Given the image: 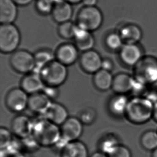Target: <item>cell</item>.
<instances>
[{
  "label": "cell",
  "mask_w": 157,
  "mask_h": 157,
  "mask_svg": "<svg viewBox=\"0 0 157 157\" xmlns=\"http://www.w3.org/2000/svg\"><path fill=\"white\" fill-rule=\"evenodd\" d=\"M32 136L40 147H54L61 138L60 127L41 116L33 121Z\"/></svg>",
  "instance_id": "cell-1"
},
{
  "label": "cell",
  "mask_w": 157,
  "mask_h": 157,
  "mask_svg": "<svg viewBox=\"0 0 157 157\" xmlns=\"http://www.w3.org/2000/svg\"><path fill=\"white\" fill-rule=\"evenodd\" d=\"M154 103L145 96H135L129 99L125 116L135 124L147 123L153 118Z\"/></svg>",
  "instance_id": "cell-2"
},
{
  "label": "cell",
  "mask_w": 157,
  "mask_h": 157,
  "mask_svg": "<svg viewBox=\"0 0 157 157\" xmlns=\"http://www.w3.org/2000/svg\"><path fill=\"white\" fill-rule=\"evenodd\" d=\"M40 76L45 85L59 87L66 81L68 77L67 66L54 60L43 68Z\"/></svg>",
  "instance_id": "cell-3"
},
{
  "label": "cell",
  "mask_w": 157,
  "mask_h": 157,
  "mask_svg": "<svg viewBox=\"0 0 157 157\" xmlns=\"http://www.w3.org/2000/svg\"><path fill=\"white\" fill-rule=\"evenodd\" d=\"M21 34L16 26L12 24L0 26V50L3 53H13L21 42Z\"/></svg>",
  "instance_id": "cell-4"
},
{
  "label": "cell",
  "mask_w": 157,
  "mask_h": 157,
  "mask_svg": "<svg viewBox=\"0 0 157 157\" xmlns=\"http://www.w3.org/2000/svg\"><path fill=\"white\" fill-rule=\"evenodd\" d=\"M77 25L89 31H94L100 28L103 22V15L96 6H84L77 15Z\"/></svg>",
  "instance_id": "cell-5"
},
{
  "label": "cell",
  "mask_w": 157,
  "mask_h": 157,
  "mask_svg": "<svg viewBox=\"0 0 157 157\" xmlns=\"http://www.w3.org/2000/svg\"><path fill=\"white\" fill-rule=\"evenodd\" d=\"M135 69L136 80L146 85L157 81V60L151 57L142 58Z\"/></svg>",
  "instance_id": "cell-6"
},
{
  "label": "cell",
  "mask_w": 157,
  "mask_h": 157,
  "mask_svg": "<svg viewBox=\"0 0 157 157\" xmlns=\"http://www.w3.org/2000/svg\"><path fill=\"white\" fill-rule=\"evenodd\" d=\"M10 62L15 71L22 74L32 72L36 65L34 55L24 50L15 51L11 56Z\"/></svg>",
  "instance_id": "cell-7"
},
{
  "label": "cell",
  "mask_w": 157,
  "mask_h": 157,
  "mask_svg": "<svg viewBox=\"0 0 157 157\" xmlns=\"http://www.w3.org/2000/svg\"><path fill=\"white\" fill-rule=\"evenodd\" d=\"M29 96L21 88L11 89L6 94V104L8 108L13 112L19 113L28 107Z\"/></svg>",
  "instance_id": "cell-8"
},
{
  "label": "cell",
  "mask_w": 157,
  "mask_h": 157,
  "mask_svg": "<svg viewBox=\"0 0 157 157\" xmlns=\"http://www.w3.org/2000/svg\"><path fill=\"white\" fill-rule=\"evenodd\" d=\"M61 137L67 142L77 140L83 134V124L79 118L69 117L61 126Z\"/></svg>",
  "instance_id": "cell-9"
},
{
  "label": "cell",
  "mask_w": 157,
  "mask_h": 157,
  "mask_svg": "<svg viewBox=\"0 0 157 157\" xmlns=\"http://www.w3.org/2000/svg\"><path fill=\"white\" fill-rule=\"evenodd\" d=\"M102 59L99 53L94 50L83 52L79 63L83 70L90 74H95L101 69Z\"/></svg>",
  "instance_id": "cell-10"
},
{
  "label": "cell",
  "mask_w": 157,
  "mask_h": 157,
  "mask_svg": "<svg viewBox=\"0 0 157 157\" xmlns=\"http://www.w3.org/2000/svg\"><path fill=\"white\" fill-rule=\"evenodd\" d=\"M33 121L25 115H19L13 119L11 129L13 134L19 139L27 138L31 136Z\"/></svg>",
  "instance_id": "cell-11"
},
{
  "label": "cell",
  "mask_w": 157,
  "mask_h": 157,
  "mask_svg": "<svg viewBox=\"0 0 157 157\" xmlns=\"http://www.w3.org/2000/svg\"><path fill=\"white\" fill-rule=\"evenodd\" d=\"M52 101L42 91L31 94L29 99L28 108L39 115H43L51 106Z\"/></svg>",
  "instance_id": "cell-12"
},
{
  "label": "cell",
  "mask_w": 157,
  "mask_h": 157,
  "mask_svg": "<svg viewBox=\"0 0 157 157\" xmlns=\"http://www.w3.org/2000/svg\"><path fill=\"white\" fill-rule=\"evenodd\" d=\"M120 58L127 65L135 66L142 58V53L136 44H125L120 49Z\"/></svg>",
  "instance_id": "cell-13"
},
{
  "label": "cell",
  "mask_w": 157,
  "mask_h": 157,
  "mask_svg": "<svg viewBox=\"0 0 157 157\" xmlns=\"http://www.w3.org/2000/svg\"><path fill=\"white\" fill-rule=\"evenodd\" d=\"M57 60L66 66L74 64L78 58V49L75 45L64 44L59 47L56 52Z\"/></svg>",
  "instance_id": "cell-14"
},
{
  "label": "cell",
  "mask_w": 157,
  "mask_h": 157,
  "mask_svg": "<svg viewBox=\"0 0 157 157\" xmlns=\"http://www.w3.org/2000/svg\"><path fill=\"white\" fill-rule=\"evenodd\" d=\"M41 116L59 126H61L69 117L66 107L57 102H52L46 112Z\"/></svg>",
  "instance_id": "cell-15"
},
{
  "label": "cell",
  "mask_w": 157,
  "mask_h": 157,
  "mask_svg": "<svg viewBox=\"0 0 157 157\" xmlns=\"http://www.w3.org/2000/svg\"><path fill=\"white\" fill-rule=\"evenodd\" d=\"M75 44L78 50L83 52L92 50L95 40L91 32L76 24L74 36Z\"/></svg>",
  "instance_id": "cell-16"
},
{
  "label": "cell",
  "mask_w": 157,
  "mask_h": 157,
  "mask_svg": "<svg viewBox=\"0 0 157 157\" xmlns=\"http://www.w3.org/2000/svg\"><path fill=\"white\" fill-rule=\"evenodd\" d=\"M45 86L40 75L33 72L28 73L21 83V88L30 95L42 91Z\"/></svg>",
  "instance_id": "cell-17"
},
{
  "label": "cell",
  "mask_w": 157,
  "mask_h": 157,
  "mask_svg": "<svg viewBox=\"0 0 157 157\" xmlns=\"http://www.w3.org/2000/svg\"><path fill=\"white\" fill-rule=\"evenodd\" d=\"M135 78L125 73H120L113 78L112 89L117 94L125 95L133 89Z\"/></svg>",
  "instance_id": "cell-18"
},
{
  "label": "cell",
  "mask_w": 157,
  "mask_h": 157,
  "mask_svg": "<svg viewBox=\"0 0 157 157\" xmlns=\"http://www.w3.org/2000/svg\"><path fill=\"white\" fill-rule=\"evenodd\" d=\"M17 5L13 0H0V22L1 24H12L18 15Z\"/></svg>",
  "instance_id": "cell-19"
},
{
  "label": "cell",
  "mask_w": 157,
  "mask_h": 157,
  "mask_svg": "<svg viewBox=\"0 0 157 157\" xmlns=\"http://www.w3.org/2000/svg\"><path fill=\"white\" fill-rule=\"evenodd\" d=\"M61 157H89L86 145L79 140L68 143L60 152Z\"/></svg>",
  "instance_id": "cell-20"
},
{
  "label": "cell",
  "mask_w": 157,
  "mask_h": 157,
  "mask_svg": "<svg viewBox=\"0 0 157 157\" xmlns=\"http://www.w3.org/2000/svg\"><path fill=\"white\" fill-rule=\"evenodd\" d=\"M72 13L71 4L64 1L54 5L51 14L53 19L58 23L61 24L70 21Z\"/></svg>",
  "instance_id": "cell-21"
},
{
  "label": "cell",
  "mask_w": 157,
  "mask_h": 157,
  "mask_svg": "<svg viewBox=\"0 0 157 157\" xmlns=\"http://www.w3.org/2000/svg\"><path fill=\"white\" fill-rule=\"evenodd\" d=\"M129 99L125 95L117 94L111 98L108 102V109L115 116L125 115Z\"/></svg>",
  "instance_id": "cell-22"
},
{
  "label": "cell",
  "mask_w": 157,
  "mask_h": 157,
  "mask_svg": "<svg viewBox=\"0 0 157 157\" xmlns=\"http://www.w3.org/2000/svg\"><path fill=\"white\" fill-rule=\"evenodd\" d=\"M119 34L125 44H136L142 36L140 28L135 24H129L124 26L121 29Z\"/></svg>",
  "instance_id": "cell-23"
},
{
  "label": "cell",
  "mask_w": 157,
  "mask_h": 157,
  "mask_svg": "<svg viewBox=\"0 0 157 157\" xmlns=\"http://www.w3.org/2000/svg\"><path fill=\"white\" fill-rule=\"evenodd\" d=\"M113 78L110 72L101 69L94 74V85L98 90L106 91L112 88Z\"/></svg>",
  "instance_id": "cell-24"
},
{
  "label": "cell",
  "mask_w": 157,
  "mask_h": 157,
  "mask_svg": "<svg viewBox=\"0 0 157 157\" xmlns=\"http://www.w3.org/2000/svg\"><path fill=\"white\" fill-rule=\"evenodd\" d=\"M36 65L32 72L40 75L43 68L54 60V55L49 51L41 50L34 54Z\"/></svg>",
  "instance_id": "cell-25"
},
{
  "label": "cell",
  "mask_w": 157,
  "mask_h": 157,
  "mask_svg": "<svg viewBox=\"0 0 157 157\" xmlns=\"http://www.w3.org/2000/svg\"><path fill=\"white\" fill-rule=\"evenodd\" d=\"M140 143L147 151H155L157 149V132L149 130L144 132L140 138Z\"/></svg>",
  "instance_id": "cell-26"
},
{
  "label": "cell",
  "mask_w": 157,
  "mask_h": 157,
  "mask_svg": "<svg viewBox=\"0 0 157 157\" xmlns=\"http://www.w3.org/2000/svg\"><path fill=\"white\" fill-rule=\"evenodd\" d=\"M119 144L116 136L112 134H108L102 137L99 143L100 151L107 155Z\"/></svg>",
  "instance_id": "cell-27"
},
{
  "label": "cell",
  "mask_w": 157,
  "mask_h": 157,
  "mask_svg": "<svg viewBox=\"0 0 157 157\" xmlns=\"http://www.w3.org/2000/svg\"><path fill=\"white\" fill-rule=\"evenodd\" d=\"M76 25L71 22L68 21L59 24L58 33L62 38L66 39L74 38Z\"/></svg>",
  "instance_id": "cell-28"
},
{
  "label": "cell",
  "mask_w": 157,
  "mask_h": 157,
  "mask_svg": "<svg viewBox=\"0 0 157 157\" xmlns=\"http://www.w3.org/2000/svg\"><path fill=\"white\" fill-rule=\"evenodd\" d=\"M19 144L21 150L26 152H35L40 147L32 135L27 138L19 139Z\"/></svg>",
  "instance_id": "cell-29"
},
{
  "label": "cell",
  "mask_w": 157,
  "mask_h": 157,
  "mask_svg": "<svg viewBox=\"0 0 157 157\" xmlns=\"http://www.w3.org/2000/svg\"><path fill=\"white\" fill-rule=\"evenodd\" d=\"M105 43L107 47L111 50H120L123 46V40L120 35L116 33L108 34L105 39Z\"/></svg>",
  "instance_id": "cell-30"
},
{
  "label": "cell",
  "mask_w": 157,
  "mask_h": 157,
  "mask_svg": "<svg viewBox=\"0 0 157 157\" xmlns=\"http://www.w3.org/2000/svg\"><path fill=\"white\" fill-rule=\"evenodd\" d=\"M1 157H25L19 147V142L14 140L10 147L1 150Z\"/></svg>",
  "instance_id": "cell-31"
},
{
  "label": "cell",
  "mask_w": 157,
  "mask_h": 157,
  "mask_svg": "<svg viewBox=\"0 0 157 157\" xmlns=\"http://www.w3.org/2000/svg\"><path fill=\"white\" fill-rule=\"evenodd\" d=\"M13 134L6 127H1L0 129V147L1 150L6 149L13 143Z\"/></svg>",
  "instance_id": "cell-32"
},
{
  "label": "cell",
  "mask_w": 157,
  "mask_h": 157,
  "mask_svg": "<svg viewBox=\"0 0 157 157\" xmlns=\"http://www.w3.org/2000/svg\"><path fill=\"white\" fill-rule=\"evenodd\" d=\"M96 116V111L91 108H87L81 111L78 118L83 124L90 125L94 122Z\"/></svg>",
  "instance_id": "cell-33"
},
{
  "label": "cell",
  "mask_w": 157,
  "mask_h": 157,
  "mask_svg": "<svg viewBox=\"0 0 157 157\" xmlns=\"http://www.w3.org/2000/svg\"><path fill=\"white\" fill-rule=\"evenodd\" d=\"M54 4L51 0H37L36 8L39 13L43 15H47L52 13Z\"/></svg>",
  "instance_id": "cell-34"
},
{
  "label": "cell",
  "mask_w": 157,
  "mask_h": 157,
  "mask_svg": "<svg viewBox=\"0 0 157 157\" xmlns=\"http://www.w3.org/2000/svg\"><path fill=\"white\" fill-rule=\"evenodd\" d=\"M108 157H132L129 149L123 145L119 144L107 155Z\"/></svg>",
  "instance_id": "cell-35"
},
{
  "label": "cell",
  "mask_w": 157,
  "mask_h": 157,
  "mask_svg": "<svg viewBox=\"0 0 157 157\" xmlns=\"http://www.w3.org/2000/svg\"><path fill=\"white\" fill-rule=\"evenodd\" d=\"M41 91L45 94L51 100L57 98V96L59 95V89L57 87L54 86L45 85V87H44L43 91Z\"/></svg>",
  "instance_id": "cell-36"
},
{
  "label": "cell",
  "mask_w": 157,
  "mask_h": 157,
  "mask_svg": "<svg viewBox=\"0 0 157 157\" xmlns=\"http://www.w3.org/2000/svg\"><path fill=\"white\" fill-rule=\"evenodd\" d=\"M113 68H114V64L112 60H110L109 59H102L101 69L110 72L111 70H113Z\"/></svg>",
  "instance_id": "cell-37"
},
{
  "label": "cell",
  "mask_w": 157,
  "mask_h": 157,
  "mask_svg": "<svg viewBox=\"0 0 157 157\" xmlns=\"http://www.w3.org/2000/svg\"><path fill=\"white\" fill-rule=\"evenodd\" d=\"M17 6H25L30 4L33 0H13Z\"/></svg>",
  "instance_id": "cell-38"
},
{
  "label": "cell",
  "mask_w": 157,
  "mask_h": 157,
  "mask_svg": "<svg viewBox=\"0 0 157 157\" xmlns=\"http://www.w3.org/2000/svg\"><path fill=\"white\" fill-rule=\"evenodd\" d=\"M98 0H83V3L84 6H96Z\"/></svg>",
  "instance_id": "cell-39"
},
{
  "label": "cell",
  "mask_w": 157,
  "mask_h": 157,
  "mask_svg": "<svg viewBox=\"0 0 157 157\" xmlns=\"http://www.w3.org/2000/svg\"><path fill=\"white\" fill-rule=\"evenodd\" d=\"M89 157H108V156L105 153L99 151L92 154Z\"/></svg>",
  "instance_id": "cell-40"
},
{
  "label": "cell",
  "mask_w": 157,
  "mask_h": 157,
  "mask_svg": "<svg viewBox=\"0 0 157 157\" xmlns=\"http://www.w3.org/2000/svg\"><path fill=\"white\" fill-rule=\"evenodd\" d=\"M153 118L155 119V120L157 122V102L154 103Z\"/></svg>",
  "instance_id": "cell-41"
},
{
  "label": "cell",
  "mask_w": 157,
  "mask_h": 157,
  "mask_svg": "<svg viewBox=\"0 0 157 157\" xmlns=\"http://www.w3.org/2000/svg\"><path fill=\"white\" fill-rule=\"evenodd\" d=\"M67 2L70 3V4H77L81 2H83V0H64Z\"/></svg>",
  "instance_id": "cell-42"
},
{
  "label": "cell",
  "mask_w": 157,
  "mask_h": 157,
  "mask_svg": "<svg viewBox=\"0 0 157 157\" xmlns=\"http://www.w3.org/2000/svg\"><path fill=\"white\" fill-rule=\"evenodd\" d=\"M64 0H51L52 2H53V3L54 4V5L56 4H57L59 3L64 1Z\"/></svg>",
  "instance_id": "cell-43"
},
{
  "label": "cell",
  "mask_w": 157,
  "mask_h": 157,
  "mask_svg": "<svg viewBox=\"0 0 157 157\" xmlns=\"http://www.w3.org/2000/svg\"><path fill=\"white\" fill-rule=\"evenodd\" d=\"M152 157H157V149L155 150V151H153Z\"/></svg>",
  "instance_id": "cell-44"
}]
</instances>
